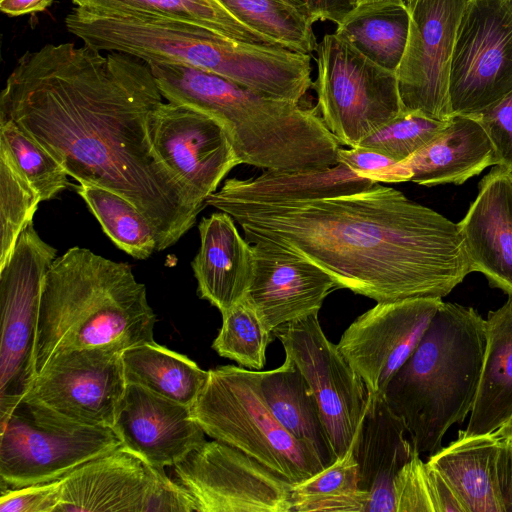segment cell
Masks as SVG:
<instances>
[{
	"instance_id": "27",
	"label": "cell",
	"mask_w": 512,
	"mask_h": 512,
	"mask_svg": "<svg viewBox=\"0 0 512 512\" xmlns=\"http://www.w3.org/2000/svg\"><path fill=\"white\" fill-rule=\"evenodd\" d=\"M376 183L342 163L319 170L265 171L250 179H228L214 197L239 201L274 203L336 197L367 190Z\"/></svg>"
},
{
	"instance_id": "1",
	"label": "cell",
	"mask_w": 512,
	"mask_h": 512,
	"mask_svg": "<svg viewBox=\"0 0 512 512\" xmlns=\"http://www.w3.org/2000/svg\"><path fill=\"white\" fill-rule=\"evenodd\" d=\"M162 103L143 60L85 44H47L18 59L1 92L0 120L36 140L79 183L128 199L162 251L192 228L206 205L154 150L148 120Z\"/></svg>"
},
{
	"instance_id": "16",
	"label": "cell",
	"mask_w": 512,
	"mask_h": 512,
	"mask_svg": "<svg viewBox=\"0 0 512 512\" xmlns=\"http://www.w3.org/2000/svg\"><path fill=\"white\" fill-rule=\"evenodd\" d=\"M126 387L122 351L74 349L55 355L23 398L75 422L112 428Z\"/></svg>"
},
{
	"instance_id": "9",
	"label": "cell",
	"mask_w": 512,
	"mask_h": 512,
	"mask_svg": "<svg viewBox=\"0 0 512 512\" xmlns=\"http://www.w3.org/2000/svg\"><path fill=\"white\" fill-rule=\"evenodd\" d=\"M317 110L342 145L363 138L404 111L395 72L380 67L335 33L318 43Z\"/></svg>"
},
{
	"instance_id": "15",
	"label": "cell",
	"mask_w": 512,
	"mask_h": 512,
	"mask_svg": "<svg viewBox=\"0 0 512 512\" xmlns=\"http://www.w3.org/2000/svg\"><path fill=\"white\" fill-rule=\"evenodd\" d=\"M470 0H409L410 30L395 72L405 112L453 116L449 80L456 34Z\"/></svg>"
},
{
	"instance_id": "13",
	"label": "cell",
	"mask_w": 512,
	"mask_h": 512,
	"mask_svg": "<svg viewBox=\"0 0 512 512\" xmlns=\"http://www.w3.org/2000/svg\"><path fill=\"white\" fill-rule=\"evenodd\" d=\"M173 470L196 512H291L294 484L222 441H205Z\"/></svg>"
},
{
	"instance_id": "21",
	"label": "cell",
	"mask_w": 512,
	"mask_h": 512,
	"mask_svg": "<svg viewBox=\"0 0 512 512\" xmlns=\"http://www.w3.org/2000/svg\"><path fill=\"white\" fill-rule=\"evenodd\" d=\"M464 512H508L509 452L494 432L463 436L429 456Z\"/></svg>"
},
{
	"instance_id": "30",
	"label": "cell",
	"mask_w": 512,
	"mask_h": 512,
	"mask_svg": "<svg viewBox=\"0 0 512 512\" xmlns=\"http://www.w3.org/2000/svg\"><path fill=\"white\" fill-rule=\"evenodd\" d=\"M122 362L127 384L139 385L191 408L209 378V370H203L187 356L156 342L123 350Z\"/></svg>"
},
{
	"instance_id": "24",
	"label": "cell",
	"mask_w": 512,
	"mask_h": 512,
	"mask_svg": "<svg viewBox=\"0 0 512 512\" xmlns=\"http://www.w3.org/2000/svg\"><path fill=\"white\" fill-rule=\"evenodd\" d=\"M235 222L223 211L202 218L200 248L191 263L200 298L221 314L245 298L253 270L252 244Z\"/></svg>"
},
{
	"instance_id": "41",
	"label": "cell",
	"mask_w": 512,
	"mask_h": 512,
	"mask_svg": "<svg viewBox=\"0 0 512 512\" xmlns=\"http://www.w3.org/2000/svg\"><path fill=\"white\" fill-rule=\"evenodd\" d=\"M338 163H342L358 175L375 183L408 182L402 164L381 153L363 148L338 149Z\"/></svg>"
},
{
	"instance_id": "26",
	"label": "cell",
	"mask_w": 512,
	"mask_h": 512,
	"mask_svg": "<svg viewBox=\"0 0 512 512\" xmlns=\"http://www.w3.org/2000/svg\"><path fill=\"white\" fill-rule=\"evenodd\" d=\"M486 347L478 389L467 427L476 436L500 428L512 414V296L488 313Z\"/></svg>"
},
{
	"instance_id": "2",
	"label": "cell",
	"mask_w": 512,
	"mask_h": 512,
	"mask_svg": "<svg viewBox=\"0 0 512 512\" xmlns=\"http://www.w3.org/2000/svg\"><path fill=\"white\" fill-rule=\"evenodd\" d=\"M205 203L231 215L248 242L298 255L376 302L443 298L472 272L457 223L381 183L322 199Z\"/></svg>"
},
{
	"instance_id": "12",
	"label": "cell",
	"mask_w": 512,
	"mask_h": 512,
	"mask_svg": "<svg viewBox=\"0 0 512 512\" xmlns=\"http://www.w3.org/2000/svg\"><path fill=\"white\" fill-rule=\"evenodd\" d=\"M512 91V1L470 0L451 61L453 115H473Z\"/></svg>"
},
{
	"instance_id": "19",
	"label": "cell",
	"mask_w": 512,
	"mask_h": 512,
	"mask_svg": "<svg viewBox=\"0 0 512 512\" xmlns=\"http://www.w3.org/2000/svg\"><path fill=\"white\" fill-rule=\"evenodd\" d=\"M251 244L253 270L245 298L269 330L318 314L338 289L329 274L306 259L267 242Z\"/></svg>"
},
{
	"instance_id": "18",
	"label": "cell",
	"mask_w": 512,
	"mask_h": 512,
	"mask_svg": "<svg viewBox=\"0 0 512 512\" xmlns=\"http://www.w3.org/2000/svg\"><path fill=\"white\" fill-rule=\"evenodd\" d=\"M148 130L161 161L203 204L242 164L224 126L194 108L163 102L150 114Z\"/></svg>"
},
{
	"instance_id": "36",
	"label": "cell",
	"mask_w": 512,
	"mask_h": 512,
	"mask_svg": "<svg viewBox=\"0 0 512 512\" xmlns=\"http://www.w3.org/2000/svg\"><path fill=\"white\" fill-rule=\"evenodd\" d=\"M0 145L41 201L50 200L67 188L69 175L63 166L13 122L0 120Z\"/></svg>"
},
{
	"instance_id": "23",
	"label": "cell",
	"mask_w": 512,
	"mask_h": 512,
	"mask_svg": "<svg viewBox=\"0 0 512 512\" xmlns=\"http://www.w3.org/2000/svg\"><path fill=\"white\" fill-rule=\"evenodd\" d=\"M414 448L408 431L384 395L370 398L353 440L359 485L368 493L366 512H395L393 483Z\"/></svg>"
},
{
	"instance_id": "5",
	"label": "cell",
	"mask_w": 512,
	"mask_h": 512,
	"mask_svg": "<svg viewBox=\"0 0 512 512\" xmlns=\"http://www.w3.org/2000/svg\"><path fill=\"white\" fill-rule=\"evenodd\" d=\"M486 347V320L472 307L442 302L420 343L389 381L384 398L414 450L436 453L448 429L470 414Z\"/></svg>"
},
{
	"instance_id": "46",
	"label": "cell",
	"mask_w": 512,
	"mask_h": 512,
	"mask_svg": "<svg viewBox=\"0 0 512 512\" xmlns=\"http://www.w3.org/2000/svg\"><path fill=\"white\" fill-rule=\"evenodd\" d=\"M353 1H354L355 7H357V6L362 5V4H366V3H370V2H374V1H379V0H353Z\"/></svg>"
},
{
	"instance_id": "31",
	"label": "cell",
	"mask_w": 512,
	"mask_h": 512,
	"mask_svg": "<svg viewBox=\"0 0 512 512\" xmlns=\"http://www.w3.org/2000/svg\"><path fill=\"white\" fill-rule=\"evenodd\" d=\"M72 2L76 7L99 13H141L178 19L203 26L232 39L280 47L240 22L220 0H72Z\"/></svg>"
},
{
	"instance_id": "7",
	"label": "cell",
	"mask_w": 512,
	"mask_h": 512,
	"mask_svg": "<svg viewBox=\"0 0 512 512\" xmlns=\"http://www.w3.org/2000/svg\"><path fill=\"white\" fill-rule=\"evenodd\" d=\"M262 371L234 365L209 370L192 406L209 437L227 443L298 484L325 469L315 449L278 421L261 389Z\"/></svg>"
},
{
	"instance_id": "48",
	"label": "cell",
	"mask_w": 512,
	"mask_h": 512,
	"mask_svg": "<svg viewBox=\"0 0 512 512\" xmlns=\"http://www.w3.org/2000/svg\"><path fill=\"white\" fill-rule=\"evenodd\" d=\"M510 512H512V507H511V509H510Z\"/></svg>"
},
{
	"instance_id": "17",
	"label": "cell",
	"mask_w": 512,
	"mask_h": 512,
	"mask_svg": "<svg viewBox=\"0 0 512 512\" xmlns=\"http://www.w3.org/2000/svg\"><path fill=\"white\" fill-rule=\"evenodd\" d=\"M442 302L428 297L377 302L344 331L337 346L363 379L370 398L384 395Z\"/></svg>"
},
{
	"instance_id": "4",
	"label": "cell",
	"mask_w": 512,
	"mask_h": 512,
	"mask_svg": "<svg viewBox=\"0 0 512 512\" xmlns=\"http://www.w3.org/2000/svg\"><path fill=\"white\" fill-rule=\"evenodd\" d=\"M156 321L146 287L136 280L128 263L72 247L56 257L44 279L35 373L62 352L84 348L123 351L155 342Z\"/></svg>"
},
{
	"instance_id": "43",
	"label": "cell",
	"mask_w": 512,
	"mask_h": 512,
	"mask_svg": "<svg viewBox=\"0 0 512 512\" xmlns=\"http://www.w3.org/2000/svg\"><path fill=\"white\" fill-rule=\"evenodd\" d=\"M314 21L339 24L354 8L353 0H301Z\"/></svg>"
},
{
	"instance_id": "8",
	"label": "cell",
	"mask_w": 512,
	"mask_h": 512,
	"mask_svg": "<svg viewBox=\"0 0 512 512\" xmlns=\"http://www.w3.org/2000/svg\"><path fill=\"white\" fill-rule=\"evenodd\" d=\"M0 427L1 490L62 479L122 445L111 427L75 422L27 398Z\"/></svg>"
},
{
	"instance_id": "28",
	"label": "cell",
	"mask_w": 512,
	"mask_h": 512,
	"mask_svg": "<svg viewBox=\"0 0 512 512\" xmlns=\"http://www.w3.org/2000/svg\"><path fill=\"white\" fill-rule=\"evenodd\" d=\"M261 389L278 421L296 439L311 445L325 468L337 460L318 401L289 358L277 368L262 371Z\"/></svg>"
},
{
	"instance_id": "33",
	"label": "cell",
	"mask_w": 512,
	"mask_h": 512,
	"mask_svg": "<svg viewBox=\"0 0 512 512\" xmlns=\"http://www.w3.org/2000/svg\"><path fill=\"white\" fill-rule=\"evenodd\" d=\"M369 495L359 485L353 442L343 457L294 484L291 512H366Z\"/></svg>"
},
{
	"instance_id": "22",
	"label": "cell",
	"mask_w": 512,
	"mask_h": 512,
	"mask_svg": "<svg viewBox=\"0 0 512 512\" xmlns=\"http://www.w3.org/2000/svg\"><path fill=\"white\" fill-rule=\"evenodd\" d=\"M472 272L512 296V172L495 166L457 223Z\"/></svg>"
},
{
	"instance_id": "29",
	"label": "cell",
	"mask_w": 512,
	"mask_h": 512,
	"mask_svg": "<svg viewBox=\"0 0 512 512\" xmlns=\"http://www.w3.org/2000/svg\"><path fill=\"white\" fill-rule=\"evenodd\" d=\"M410 11L404 0H379L355 7L335 34L382 68L396 72L410 30Z\"/></svg>"
},
{
	"instance_id": "39",
	"label": "cell",
	"mask_w": 512,
	"mask_h": 512,
	"mask_svg": "<svg viewBox=\"0 0 512 512\" xmlns=\"http://www.w3.org/2000/svg\"><path fill=\"white\" fill-rule=\"evenodd\" d=\"M448 120L434 119L417 112H403L363 138L357 147L401 162L432 140Z\"/></svg>"
},
{
	"instance_id": "25",
	"label": "cell",
	"mask_w": 512,
	"mask_h": 512,
	"mask_svg": "<svg viewBox=\"0 0 512 512\" xmlns=\"http://www.w3.org/2000/svg\"><path fill=\"white\" fill-rule=\"evenodd\" d=\"M401 164L408 181L419 185H459L496 166V156L482 124L471 115L455 114L432 140Z\"/></svg>"
},
{
	"instance_id": "45",
	"label": "cell",
	"mask_w": 512,
	"mask_h": 512,
	"mask_svg": "<svg viewBox=\"0 0 512 512\" xmlns=\"http://www.w3.org/2000/svg\"><path fill=\"white\" fill-rule=\"evenodd\" d=\"M495 433L503 440V442L506 444L508 452H509V459H510V480H509V510L512 507V414L508 418V420L500 427L498 428Z\"/></svg>"
},
{
	"instance_id": "37",
	"label": "cell",
	"mask_w": 512,
	"mask_h": 512,
	"mask_svg": "<svg viewBox=\"0 0 512 512\" xmlns=\"http://www.w3.org/2000/svg\"><path fill=\"white\" fill-rule=\"evenodd\" d=\"M395 512H464L443 477L414 450L393 483Z\"/></svg>"
},
{
	"instance_id": "44",
	"label": "cell",
	"mask_w": 512,
	"mask_h": 512,
	"mask_svg": "<svg viewBox=\"0 0 512 512\" xmlns=\"http://www.w3.org/2000/svg\"><path fill=\"white\" fill-rule=\"evenodd\" d=\"M52 0H0V9L8 16H21L46 9Z\"/></svg>"
},
{
	"instance_id": "35",
	"label": "cell",
	"mask_w": 512,
	"mask_h": 512,
	"mask_svg": "<svg viewBox=\"0 0 512 512\" xmlns=\"http://www.w3.org/2000/svg\"><path fill=\"white\" fill-rule=\"evenodd\" d=\"M221 315L222 326L212 348L242 367L261 371L266 363L267 347L275 338L273 331L265 326L246 298Z\"/></svg>"
},
{
	"instance_id": "11",
	"label": "cell",
	"mask_w": 512,
	"mask_h": 512,
	"mask_svg": "<svg viewBox=\"0 0 512 512\" xmlns=\"http://www.w3.org/2000/svg\"><path fill=\"white\" fill-rule=\"evenodd\" d=\"M192 512V496L164 468L124 448L92 459L63 477L56 512Z\"/></svg>"
},
{
	"instance_id": "10",
	"label": "cell",
	"mask_w": 512,
	"mask_h": 512,
	"mask_svg": "<svg viewBox=\"0 0 512 512\" xmlns=\"http://www.w3.org/2000/svg\"><path fill=\"white\" fill-rule=\"evenodd\" d=\"M57 250L30 222L0 268V419L10 414L35 378V343L44 279Z\"/></svg>"
},
{
	"instance_id": "6",
	"label": "cell",
	"mask_w": 512,
	"mask_h": 512,
	"mask_svg": "<svg viewBox=\"0 0 512 512\" xmlns=\"http://www.w3.org/2000/svg\"><path fill=\"white\" fill-rule=\"evenodd\" d=\"M65 25L94 49L125 53L148 65L202 69L267 96H279L293 71L292 54L285 48L232 39L178 19L76 7L66 16Z\"/></svg>"
},
{
	"instance_id": "32",
	"label": "cell",
	"mask_w": 512,
	"mask_h": 512,
	"mask_svg": "<svg viewBox=\"0 0 512 512\" xmlns=\"http://www.w3.org/2000/svg\"><path fill=\"white\" fill-rule=\"evenodd\" d=\"M240 22L278 46L310 55L318 43L315 22L301 0H220Z\"/></svg>"
},
{
	"instance_id": "42",
	"label": "cell",
	"mask_w": 512,
	"mask_h": 512,
	"mask_svg": "<svg viewBox=\"0 0 512 512\" xmlns=\"http://www.w3.org/2000/svg\"><path fill=\"white\" fill-rule=\"evenodd\" d=\"M63 478L17 489L1 490L0 512H56Z\"/></svg>"
},
{
	"instance_id": "40",
	"label": "cell",
	"mask_w": 512,
	"mask_h": 512,
	"mask_svg": "<svg viewBox=\"0 0 512 512\" xmlns=\"http://www.w3.org/2000/svg\"><path fill=\"white\" fill-rule=\"evenodd\" d=\"M484 127L496 156V165L512 172V91L488 108L471 115Z\"/></svg>"
},
{
	"instance_id": "3",
	"label": "cell",
	"mask_w": 512,
	"mask_h": 512,
	"mask_svg": "<svg viewBox=\"0 0 512 512\" xmlns=\"http://www.w3.org/2000/svg\"><path fill=\"white\" fill-rule=\"evenodd\" d=\"M149 66L163 98L224 126L242 164L278 172L338 164L340 143L317 109L257 93L202 69L171 63Z\"/></svg>"
},
{
	"instance_id": "38",
	"label": "cell",
	"mask_w": 512,
	"mask_h": 512,
	"mask_svg": "<svg viewBox=\"0 0 512 512\" xmlns=\"http://www.w3.org/2000/svg\"><path fill=\"white\" fill-rule=\"evenodd\" d=\"M40 202L6 148L0 145V268L11 256L22 231L33 221Z\"/></svg>"
},
{
	"instance_id": "20",
	"label": "cell",
	"mask_w": 512,
	"mask_h": 512,
	"mask_svg": "<svg viewBox=\"0 0 512 512\" xmlns=\"http://www.w3.org/2000/svg\"><path fill=\"white\" fill-rule=\"evenodd\" d=\"M112 428L124 448L158 468L173 467L206 441L191 407L136 384H127Z\"/></svg>"
},
{
	"instance_id": "47",
	"label": "cell",
	"mask_w": 512,
	"mask_h": 512,
	"mask_svg": "<svg viewBox=\"0 0 512 512\" xmlns=\"http://www.w3.org/2000/svg\"><path fill=\"white\" fill-rule=\"evenodd\" d=\"M406 3L409 1V0H404Z\"/></svg>"
},
{
	"instance_id": "49",
	"label": "cell",
	"mask_w": 512,
	"mask_h": 512,
	"mask_svg": "<svg viewBox=\"0 0 512 512\" xmlns=\"http://www.w3.org/2000/svg\"><path fill=\"white\" fill-rule=\"evenodd\" d=\"M512 1V0H511Z\"/></svg>"
},
{
	"instance_id": "34",
	"label": "cell",
	"mask_w": 512,
	"mask_h": 512,
	"mask_svg": "<svg viewBox=\"0 0 512 512\" xmlns=\"http://www.w3.org/2000/svg\"><path fill=\"white\" fill-rule=\"evenodd\" d=\"M76 190L118 248L139 260L147 259L158 251L153 227L128 199L109 189L89 184L79 183Z\"/></svg>"
},
{
	"instance_id": "14",
	"label": "cell",
	"mask_w": 512,
	"mask_h": 512,
	"mask_svg": "<svg viewBox=\"0 0 512 512\" xmlns=\"http://www.w3.org/2000/svg\"><path fill=\"white\" fill-rule=\"evenodd\" d=\"M285 357L299 369L311 387L336 458L352 444L365 415L367 387L339 350L324 334L318 314L283 324L273 330Z\"/></svg>"
}]
</instances>
